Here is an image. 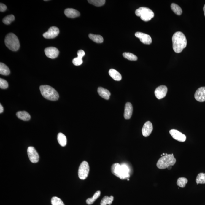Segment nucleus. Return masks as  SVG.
I'll list each match as a JSON object with an SVG mask.
<instances>
[{
  "label": "nucleus",
  "instance_id": "nucleus-1",
  "mask_svg": "<svg viewBox=\"0 0 205 205\" xmlns=\"http://www.w3.org/2000/svg\"><path fill=\"white\" fill-rule=\"evenodd\" d=\"M172 42L174 51L177 53L182 52L187 47L186 38L185 35L181 32H177L174 34Z\"/></svg>",
  "mask_w": 205,
  "mask_h": 205
},
{
  "label": "nucleus",
  "instance_id": "nucleus-2",
  "mask_svg": "<svg viewBox=\"0 0 205 205\" xmlns=\"http://www.w3.org/2000/svg\"><path fill=\"white\" fill-rule=\"evenodd\" d=\"M111 169L114 175L122 180H127L129 179L130 169L125 164L120 165L118 163H116L112 166Z\"/></svg>",
  "mask_w": 205,
  "mask_h": 205
},
{
  "label": "nucleus",
  "instance_id": "nucleus-3",
  "mask_svg": "<svg viewBox=\"0 0 205 205\" xmlns=\"http://www.w3.org/2000/svg\"><path fill=\"white\" fill-rule=\"evenodd\" d=\"M41 93L45 98L51 101H56L59 98V95L55 90L48 85L40 86Z\"/></svg>",
  "mask_w": 205,
  "mask_h": 205
},
{
  "label": "nucleus",
  "instance_id": "nucleus-4",
  "mask_svg": "<svg viewBox=\"0 0 205 205\" xmlns=\"http://www.w3.org/2000/svg\"><path fill=\"white\" fill-rule=\"evenodd\" d=\"M176 162L173 154H168L162 156L157 162V166L159 169H166L169 166L174 165Z\"/></svg>",
  "mask_w": 205,
  "mask_h": 205
},
{
  "label": "nucleus",
  "instance_id": "nucleus-5",
  "mask_svg": "<svg viewBox=\"0 0 205 205\" xmlns=\"http://www.w3.org/2000/svg\"><path fill=\"white\" fill-rule=\"evenodd\" d=\"M5 43L6 47L12 51H17L20 48V44L18 38L14 34H8L5 38Z\"/></svg>",
  "mask_w": 205,
  "mask_h": 205
},
{
  "label": "nucleus",
  "instance_id": "nucleus-6",
  "mask_svg": "<svg viewBox=\"0 0 205 205\" xmlns=\"http://www.w3.org/2000/svg\"><path fill=\"white\" fill-rule=\"evenodd\" d=\"M135 14L138 17H140L142 21L146 22L150 21L154 16L152 11L146 7H141L137 9Z\"/></svg>",
  "mask_w": 205,
  "mask_h": 205
},
{
  "label": "nucleus",
  "instance_id": "nucleus-7",
  "mask_svg": "<svg viewBox=\"0 0 205 205\" xmlns=\"http://www.w3.org/2000/svg\"><path fill=\"white\" fill-rule=\"evenodd\" d=\"M89 164L86 161H84L80 166L78 170V176L81 180H85L88 177L89 172Z\"/></svg>",
  "mask_w": 205,
  "mask_h": 205
},
{
  "label": "nucleus",
  "instance_id": "nucleus-8",
  "mask_svg": "<svg viewBox=\"0 0 205 205\" xmlns=\"http://www.w3.org/2000/svg\"><path fill=\"white\" fill-rule=\"evenodd\" d=\"M27 152L28 158L31 162L36 163L39 162V155L34 147L32 146L29 147L27 150Z\"/></svg>",
  "mask_w": 205,
  "mask_h": 205
},
{
  "label": "nucleus",
  "instance_id": "nucleus-9",
  "mask_svg": "<svg viewBox=\"0 0 205 205\" xmlns=\"http://www.w3.org/2000/svg\"><path fill=\"white\" fill-rule=\"evenodd\" d=\"M59 30L57 27L53 26L51 27L47 32L43 34V36L47 39H52L56 37L59 35Z\"/></svg>",
  "mask_w": 205,
  "mask_h": 205
},
{
  "label": "nucleus",
  "instance_id": "nucleus-10",
  "mask_svg": "<svg viewBox=\"0 0 205 205\" xmlns=\"http://www.w3.org/2000/svg\"><path fill=\"white\" fill-rule=\"evenodd\" d=\"M169 133L174 139L179 142H184L186 140V136L178 130H171L169 131Z\"/></svg>",
  "mask_w": 205,
  "mask_h": 205
},
{
  "label": "nucleus",
  "instance_id": "nucleus-11",
  "mask_svg": "<svg viewBox=\"0 0 205 205\" xmlns=\"http://www.w3.org/2000/svg\"><path fill=\"white\" fill-rule=\"evenodd\" d=\"M168 92V88L165 85H162L156 88L155 94L156 98L159 100L165 97Z\"/></svg>",
  "mask_w": 205,
  "mask_h": 205
},
{
  "label": "nucleus",
  "instance_id": "nucleus-12",
  "mask_svg": "<svg viewBox=\"0 0 205 205\" xmlns=\"http://www.w3.org/2000/svg\"><path fill=\"white\" fill-rule=\"evenodd\" d=\"M45 52L46 56L52 59L57 58L59 53L58 49L54 47H47L45 50Z\"/></svg>",
  "mask_w": 205,
  "mask_h": 205
},
{
  "label": "nucleus",
  "instance_id": "nucleus-13",
  "mask_svg": "<svg viewBox=\"0 0 205 205\" xmlns=\"http://www.w3.org/2000/svg\"><path fill=\"white\" fill-rule=\"evenodd\" d=\"M135 36L140 39L141 42L144 44L150 45L152 43V39L149 35L141 32H137Z\"/></svg>",
  "mask_w": 205,
  "mask_h": 205
},
{
  "label": "nucleus",
  "instance_id": "nucleus-14",
  "mask_svg": "<svg viewBox=\"0 0 205 205\" xmlns=\"http://www.w3.org/2000/svg\"><path fill=\"white\" fill-rule=\"evenodd\" d=\"M153 125L151 122L147 121L144 124L142 130V135L144 136H149L153 130Z\"/></svg>",
  "mask_w": 205,
  "mask_h": 205
},
{
  "label": "nucleus",
  "instance_id": "nucleus-15",
  "mask_svg": "<svg viewBox=\"0 0 205 205\" xmlns=\"http://www.w3.org/2000/svg\"><path fill=\"white\" fill-rule=\"evenodd\" d=\"M195 98L198 101L202 102L205 101V87H202L197 90Z\"/></svg>",
  "mask_w": 205,
  "mask_h": 205
},
{
  "label": "nucleus",
  "instance_id": "nucleus-16",
  "mask_svg": "<svg viewBox=\"0 0 205 205\" xmlns=\"http://www.w3.org/2000/svg\"><path fill=\"white\" fill-rule=\"evenodd\" d=\"M133 108L132 104L129 102L126 103L125 106L124 117L125 119H129L131 118L133 113Z\"/></svg>",
  "mask_w": 205,
  "mask_h": 205
},
{
  "label": "nucleus",
  "instance_id": "nucleus-17",
  "mask_svg": "<svg viewBox=\"0 0 205 205\" xmlns=\"http://www.w3.org/2000/svg\"><path fill=\"white\" fill-rule=\"evenodd\" d=\"M64 13L66 17L72 18L79 17L80 15V13L78 11L73 9H65Z\"/></svg>",
  "mask_w": 205,
  "mask_h": 205
},
{
  "label": "nucleus",
  "instance_id": "nucleus-18",
  "mask_svg": "<svg viewBox=\"0 0 205 205\" xmlns=\"http://www.w3.org/2000/svg\"><path fill=\"white\" fill-rule=\"evenodd\" d=\"M97 91L98 94L103 98L107 100L109 99L111 93L108 90L102 87H99Z\"/></svg>",
  "mask_w": 205,
  "mask_h": 205
},
{
  "label": "nucleus",
  "instance_id": "nucleus-19",
  "mask_svg": "<svg viewBox=\"0 0 205 205\" xmlns=\"http://www.w3.org/2000/svg\"><path fill=\"white\" fill-rule=\"evenodd\" d=\"M16 115L18 118L23 121H28L31 119L30 115L26 111H18Z\"/></svg>",
  "mask_w": 205,
  "mask_h": 205
},
{
  "label": "nucleus",
  "instance_id": "nucleus-20",
  "mask_svg": "<svg viewBox=\"0 0 205 205\" xmlns=\"http://www.w3.org/2000/svg\"><path fill=\"white\" fill-rule=\"evenodd\" d=\"M109 74L115 80L119 81L122 79V76L119 72L114 69H111L109 71Z\"/></svg>",
  "mask_w": 205,
  "mask_h": 205
},
{
  "label": "nucleus",
  "instance_id": "nucleus-21",
  "mask_svg": "<svg viewBox=\"0 0 205 205\" xmlns=\"http://www.w3.org/2000/svg\"><path fill=\"white\" fill-rule=\"evenodd\" d=\"M57 139L58 142L61 146L64 147L66 146L67 143V140L66 136L61 133H59L58 134Z\"/></svg>",
  "mask_w": 205,
  "mask_h": 205
},
{
  "label": "nucleus",
  "instance_id": "nucleus-22",
  "mask_svg": "<svg viewBox=\"0 0 205 205\" xmlns=\"http://www.w3.org/2000/svg\"><path fill=\"white\" fill-rule=\"evenodd\" d=\"M10 70L5 64L0 63V74L3 75H8L10 74Z\"/></svg>",
  "mask_w": 205,
  "mask_h": 205
},
{
  "label": "nucleus",
  "instance_id": "nucleus-23",
  "mask_svg": "<svg viewBox=\"0 0 205 205\" xmlns=\"http://www.w3.org/2000/svg\"><path fill=\"white\" fill-rule=\"evenodd\" d=\"M89 36L90 39L96 43H103L104 41V39L102 36L100 35H94L90 34H89Z\"/></svg>",
  "mask_w": 205,
  "mask_h": 205
},
{
  "label": "nucleus",
  "instance_id": "nucleus-24",
  "mask_svg": "<svg viewBox=\"0 0 205 205\" xmlns=\"http://www.w3.org/2000/svg\"><path fill=\"white\" fill-rule=\"evenodd\" d=\"M114 200V197L105 196L101 201L100 205H111Z\"/></svg>",
  "mask_w": 205,
  "mask_h": 205
},
{
  "label": "nucleus",
  "instance_id": "nucleus-25",
  "mask_svg": "<svg viewBox=\"0 0 205 205\" xmlns=\"http://www.w3.org/2000/svg\"><path fill=\"white\" fill-rule=\"evenodd\" d=\"M171 9L175 14L180 15L182 13V10L179 5L176 4L172 3L171 5Z\"/></svg>",
  "mask_w": 205,
  "mask_h": 205
},
{
  "label": "nucleus",
  "instance_id": "nucleus-26",
  "mask_svg": "<svg viewBox=\"0 0 205 205\" xmlns=\"http://www.w3.org/2000/svg\"><path fill=\"white\" fill-rule=\"evenodd\" d=\"M188 180L185 177H180L177 179V185L181 188H184L186 185L188 183Z\"/></svg>",
  "mask_w": 205,
  "mask_h": 205
},
{
  "label": "nucleus",
  "instance_id": "nucleus-27",
  "mask_svg": "<svg viewBox=\"0 0 205 205\" xmlns=\"http://www.w3.org/2000/svg\"><path fill=\"white\" fill-rule=\"evenodd\" d=\"M196 182L197 184H205V174H199L196 178Z\"/></svg>",
  "mask_w": 205,
  "mask_h": 205
},
{
  "label": "nucleus",
  "instance_id": "nucleus-28",
  "mask_svg": "<svg viewBox=\"0 0 205 205\" xmlns=\"http://www.w3.org/2000/svg\"><path fill=\"white\" fill-rule=\"evenodd\" d=\"M123 57L129 60L135 61L137 60L138 58L136 55L130 53H124L123 54Z\"/></svg>",
  "mask_w": 205,
  "mask_h": 205
},
{
  "label": "nucleus",
  "instance_id": "nucleus-29",
  "mask_svg": "<svg viewBox=\"0 0 205 205\" xmlns=\"http://www.w3.org/2000/svg\"><path fill=\"white\" fill-rule=\"evenodd\" d=\"M88 2L95 6L100 7L104 4L106 1L105 0H89Z\"/></svg>",
  "mask_w": 205,
  "mask_h": 205
},
{
  "label": "nucleus",
  "instance_id": "nucleus-30",
  "mask_svg": "<svg viewBox=\"0 0 205 205\" xmlns=\"http://www.w3.org/2000/svg\"><path fill=\"white\" fill-rule=\"evenodd\" d=\"M15 20L14 16L13 15H9L3 19L2 21L4 24L9 25Z\"/></svg>",
  "mask_w": 205,
  "mask_h": 205
},
{
  "label": "nucleus",
  "instance_id": "nucleus-31",
  "mask_svg": "<svg viewBox=\"0 0 205 205\" xmlns=\"http://www.w3.org/2000/svg\"><path fill=\"white\" fill-rule=\"evenodd\" d=\"M52 205H65L63 201L60 198L57 197H53L51 200Z\"/></svg>",
  "mask_w": 205,
  "mask_h": 205
},
{
  "label": "nucleus",
  "instance_id": "nucleus-32",
  "mask_svg": "<svg viewBox=\"0 0 205 205\" xmlns=\"http://www.w3.org/2000/svg\"><path fill=\"white\" fill-rule=\"evenodd\" d=\"M82 58L80 56H78L77 58H74L72 61L73 64L76 66H80L83 63Z\"/></svg>",
  "mask_w": 205,
  "mask_h": 205
},
{
  "label": "nucleus",
  "instance_id": "nucleus-33",
  "mask_svg": "<svg viewBox=\"0 0 205 205\" xmlns=\"http://www.w3.org/2000/svg\"><path fill=\"white\" fill-rule=\"evenodd\" d=\"M8 83L5 80L0 79V88L2 89H6L8 87Z\"/></svg>",
  "mask_w": 205,
  "mask_h": 205
},
{
  "label": "nucleus",
  "instance_id": "nucleus-34",
  "mask_svg": "<svg viewBox=\"0 0 205 205\" xmlns=\"http://www.w3.org/2000/svg\"><path fill=\"white\" fill-rule=\"evenodd\" d=\"M100 194H101V192L100 191H98L97 192L95 193L93 195V196L92 197L94 200L96 201L97 199L99 197H100Z\"/></svg>",
  "mask_w": 205,
  "mask_h": 205
},
{
  "label": "nucleus",
  "instance_id": "nucleus-35",
  "mask_svg": "<svg viewBox=\"0 0 205 205\" xmlns=\"http://www.w3.org/2000/svg\"><path fill=\"white\" fill-rule=\"evenodd\" d=\"M77 55L78 56H80L81 58H83L85 55V51L82 50H80L77 52Z\"/></svg>",
  "mask_w": 205,
  "mask_h": 205
},
{
  "label": "nucleus",
  "instance_id": "nucleus-36",
  "mask_svg": "<svg viewBox=\"0 0 205 205\" xmlns=\"http://www.w3.org/2000/svg\"><path fill=\"white\" fill-rule=\"evenodd\" d=\"M7 7L5 4L2 3H1L0 4V11L1 12H5L6 10Z\"/></svg>",
  "mask_w": 205,
  "mask_h": 205
},
{
  "label": "nucleus",
  "instance_id": "nucleus-37",
  "mask_svg": "<svg viewBox=\"0 0 205 205\" xmlns=\"http://www.w3.org/2000/svg\"><path fill=\"white\" fill-rule=\"evenodd\" d=\"M95 201H96L94 200L93 198H88V199H87L86 202L88 204L91 205L92 204L94 203V202Z\"/></svg>",
  "mask_w": 205,
  "mask_h": 205
},
{
  "label": "nucleus",
  "instance_id": "nucleus-38",
  "mask_svg": "<svg viewBox=\"0 0 205 205\" xmlns=\"http://www.w3.org/2000/svg\"><path fill=\"white\" fill-rule=\"evenodd\" d=\"M4 111V108L2 104H0V113H2Z\"/></svg>",
  "mask_w": 205,
  "mask_h": 205
},
{
  "label": "nucleus",
  "instance_id": "nucleus-39",
  "mask_svg": "<svg viewBox=\"0 0 205 205\" xmlns=\"http://www.w3.org/2000/svg\"><path fill=\"white\" fill-rule=\"evenodd\" d=\"M203 9L204 12V15L205 17V4L204 5V6Z\"/></svg>",
  "mask_w": 205,
  "mask_h": 205
},
{
  "label": "nucleus",
  "instance_id": "nucleus-40",
  "mask_svg": "<svg viewBox=\"0 0 205 205\" xmlns=\"http://www.w3.org/2000/svg\"><path fill=\"white\" fill-rule=\"evenodd\" d=\"M172 168V166H169L167 168L169 170H170Z\"/></svg>",
  "mask_w": 205,
  "mask_h": 205
}]
</instances>
